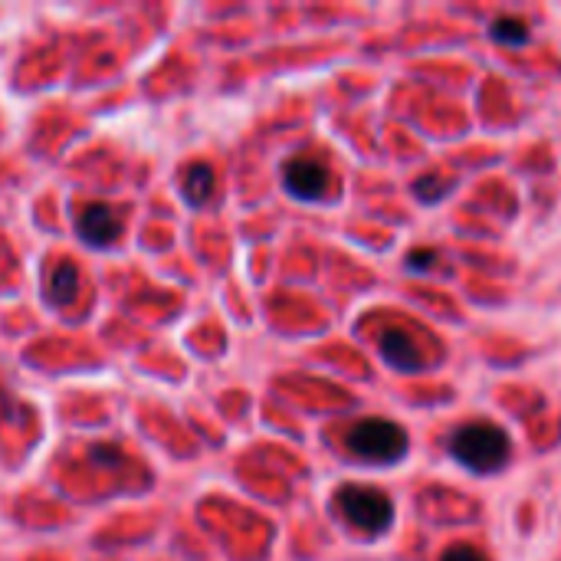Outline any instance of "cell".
Masks as SVG:
<instances>
[{
    "label": "cell",
    "instance_id": "obj_1",
    "mask_svg": "<svg viewBox=\"0 0 561 561\" xmlns=\"http://www.w3.org/2000/svg\"><path fill=\"white\" fill-rule=\"evenodd\" d=\"M454 457L473 473H496L510 463V437L496 424H463L450 437Z\"/></svg>",
    "mask_w": 561,
    "mask_h": 561
},
{
    "label": "cell",
    "instance_id": "obj_2",
    "mask_svg": "<svg viewBox=\"0 0 561 561\" xmlns=\"http://www.w3.org/2000/svg\"><path fill=\"white\" fill-rule=\"evenodd\" d=\"M348 450L368 463H394L408 454V434L394 421L368 417L348 431Z\"/></svg>",
    "mask_w": 561,
    "mask_h": 561
},
{
    "label": "cell",
    "instance_id": "obj_3",
    "mask_svg": "<svg viewBox=\"0 0 561 561\" xmlns=\"http://www.w3.org/2000/svg\"><path fill=\"white\" fill-rule=\"evenodd\" d=\"M339 510L342 516L362 529V533H385L394 519V506L391 500L381 493V490H371V486H345L339 490Z\"/></svg>",
    "mask_w": 561,
    "mask_h": 561
},
{
    "label": "cell",
    "instance_id": "obj_4",
    "mask_svg": "<svg viewBox=\"0 0 561 561\" xmlns=\"http://www.w3.org/2000/svg\"><path fill=\"white\" fill-rule=\"evenodd\" d=\"M286 187L302 201H319L329 191V168L316 158H296L286 164Z\"/></svg>",
    "mask_w": 561,
    "mask_h": 561
},
{
    "label": "cell",
    "instance_id": "obj_5",
    "mask_svg": "<svg viewBox=\"0 0 561 561\" xmlns=\"http://www.w3.org/2000/svg\"><path fill=\"white\" fill-rule=\"evenodd\" d=\"M79 233L89 247H108L122 233V214L108 204H89L79 214Z\"/></svg>",
    "mask_w": 561,
    "mask_h": 561
},
{
    "label": "cell",
    "instance_id": "obj_6",
    "mask_svg": "<svg viewBox=\"0 0 561 561\" xmlns=\"http://www.w3.org/2000/svg\"><path fill=\"white\" fill-rule=\"evenodd\" d=\"M381 352L385 358L394 365V368H417L421 355H417V345L404 335V332H388L381 339Z\"/></svg>",
    "mask_w": 561,
    "mask_h": 561
},
{
    "label": "cell",
    "instance_id": "obj_7",
    "mask_svg": "<svg viewBox=\"0 0 561 561\" xmlns=\"http://www.w3.org/2000/svg\"><path fill=\"white\" fill-rule=\"evenodd\" d=\"M76 289H79V273H76V266H72V263H59V266L53 270V279H49V302L69 306L72 296H76Z\"/></svg>",
    "mask_w": 561,
    "mask_h": 561
},
{
    "label": "cell",
    "instance_id": "obj_8",
    "mask_svg": "<svg viewBox=\"0 0 561 561\" xmlns=\"http://www.w3.org/2000/svg\"><path fill=\"white\" fill-rule=\"evenodd\" d=\"M214 191V171L207 164H191L184 171V197L191 204H204Z\"/></svg>",
    "mask_w": 561,
    "mask_h": 561
},
{
    "label": "cell",
    "instance_id": "obj_9",
    "mask_svg": "<svg viewBox=\"0 0 561 561\" xmlns=\"http://www.w3.org/2000/svg\"><path fill=\"white\" fill-rule=\"evenodd\" d=\"M440 561H486V556L477 552L473 546H457V549H450Z\"/></svg>",
    "mask_w": 561,
    "mask_h": 561
}]
</instances>
